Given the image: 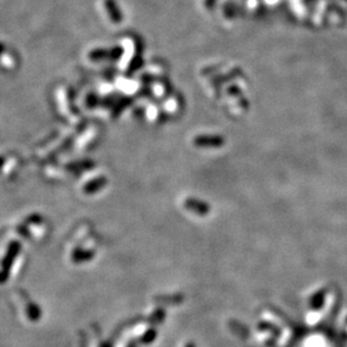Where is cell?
<instances>
[{
  "label": "cell",
  "mask_w": 347,
  "mask_h": 347,
  "mask_svg": "<svg viewBox=\"0 0 347 347\" xmlns=\"http://www.w3.org/2000/svg\"><path fill=\"white\" fill-rule=\"evenodd\" d=\"M21 250V243L18 241H12L9 243V246L7 248L6 255L2 260V267L8 274V269L11 267L12 264L14 263V260L16 259V257L18 255V252Z\"/></svg>",
  "instance_id": "cell-2"
},
{
  "label": "cell",
  "mask_w": 347,
  "mask_h": 347,
  "mask_svg": "<svg viewBox=\"0 0 347 347\" xmlns=\"http://www.w3.org/2000/svg\"><path fill=\"white\" fill-rule=\"evenodd\" d=\"M216 2H218V0H206V7H213Z\"/></svg>",
  "instance_id": "cell-4"
},
{
  "label": "cell",
  "mask_w": 347,
  "mask_h": 347,
  "mask_svg": "<svg viewBox=\"0 0 347 347\" xmlns=\"http://www.w3.org/2000/svg\"><path fill=\"white\" fill-rule=\"evenodd\" d=\"M122 53H123V49L121 47H115L112 50L95 49L89 53V59L93 61H99L103 59H119Z\"/></svg>",
  "instance_id": "cell-1"
},
{
  "label": "cell",
  "mask_w": 347,
  "mask_h": 347,
  "mask_svg": "<svg viewBox=\"0 0 347 347\" xmlns=\"http://www.w3.org/2000/svg\"><path fill=\"white\" fill-rule=\"evenodd\" d=\"M104 3H105L107 15L110 17L111 22L114 23V24H120V23H122V21H123V13H122L116 0H105Z\"/></svg>",
  "instance_id": "cell-3"
},
{
  "label": "cell",
  "mask_w": 347,
  "mask_h": 347,
  "mask_svg": "<svg viewBox=\"0 0 347 347\" xmlns=\"http://www.w3.org/2000/svg\"><path fill=\"white\" fill-rule=\"evenodd\" d=\"M5 52H6V45L0 42V56H2V54H4Z\"/></svg>",
  "instance_id": "cell-5"
}]
</instances>
